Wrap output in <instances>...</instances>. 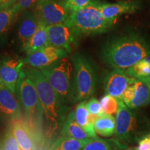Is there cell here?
Returning <instances> with one entry per match:
<instances>
[{
    "label": "cell",
    "instance_id": "11",
    "mask_svg": "<svg viewBox=\"0 0 150 150\" xmlns=\"http://www.w3.org/2000/svg\"><path fill=\"white\" fill-rule=\"evenodd\" d=\"M23 59L4 56L0 59V82L15 94L20 73L24 65Z\"/></svg>",
    "mask_w": 150,
    "mask_h": 150
},
{
    "label": "cell",
    "instance_id": "39",
    "mask_svg": "<svg viewBox=\"0 0 150 150\" xmlns=\"http://www.w3.org/2000/svg\"><path fill=\"white\" fill-rule=\"evenodd\" d=\"M0 150H1V149H0Z\"/></svg>",
    "mask_w": 150,
    "mask_h": 150
},
{
    "label": "cell",
    "instance_id": "33",
    "mask_svg": "<svg viewBox=\"0 0 150 150\" xmlns=\"http://www.w3.org/2000/svg\"><path fill=\"white\" fill-rule=\"evenodd\" d=\"M18 1V0H0V11L11 8Z\"/></svg>",
    "mask_w": 150,
    "mask_h": 150
},
{
    "label": "cell",
    "instance_id": "10",
    "mask_svg": "<svg viewBox=\"0 0 150 150\" xmlns=\"http://www.w3.org/2000/svg\"><path fill=\"white\" fill-rule=\"evenodd\" d=\"M67 54L65 50L49 45L32 54H28L23 60L29 67L41 70L60 59L67 57Z\"/></svg>",
    "mask_w": 150,
    "mask_h": 150
},
{
    "label": "cell",
    "instance_id": "38",
    "mask_svg": "<svg viewBox=\"0 0 150 150\" xmlns=\"http://www.w3.org/2000/svg\"><path fill=\"white\" fill-rule=\"evenodd\" d=\"M0 86H1V82H0Z\"/></svg>",
    "mask_w": 150,
    "mask_h": 150
},
{
    "label": "cell",
    "instance_id": "26",
    "mask_svg": "<svg viewBox=\"0 0 150 150\" xmlns=\"http://www.w3.org/2000/svg\"><path fill=\"white\" fill-rule=\"evenodd\" d=\"M100 104L104 113L108 115H113L117 113L119 106L118 99L110 95H106L101 99Z\"/></svg>",
    "mask_w": 150,
    "mask_h": 150
},
{
    "label": "cell",
    "instance_id": "24",
    "mask_svg": "<svg viewBox=\"0 0 150 150\" xmlns=\"http://www.w3.org/2000/svg\"><path fill=\"white\" fill-rule=\"evenodd\" d=\"M21 13L17 4L10 8L0 11V40L4 37L16 17Z\"/></svg>",
    "mask_w": 150,
    "mask_h": 150
},
{
    "label": "cell",
    "instance_id": "17",
    "mask_svg": "<svg viewBox=\"0 0 150 150\" xmlns=\"http://www.w3.org/2000/svg\"><path fill=\"white\" fill-rule=\"evenodd\" d=\"M60 136L70 137L74 139L81 140L91 138L87 132L76 122L74 117V112L73 110L69 112Z\"/></svg>",
    "mask_w": 150,
    "mask_h": 150
},
{
    "label": "cell",
    "instance_id": "40",
    "mask_svg": "<svg viewBox=\"0 0 150 150\" xmlns=\"http://www.w3.org/2000/svg\"><path fill=\"white\" fill-rule=\"evenodd\" d=\"M149 136H150V134H149Z\"/></svg>",
    "mask_w": 150,
    "mask_h": 150
},
{
    "label": "cell",
    "instance_id": "23",
    "mask_svg": "<svg viewBox=\"0 0 150 150\" xmlns=\"http://www.w3.org/2000/svg\"><path fill=\"white\" fill-rule=\"evenodd\" d=\"M86 101L79 102L74 110V117L76 122L85 130L91 138H96L97 134L93 124L89 122V112L86 106Z\"/></svg>",
    "mask_w": 150,
    "mask_h": 150
},
{
    "label": "cell",
    "instance_id": "1",
    "mask_svg": "<svg viewBox=\"0 0 150 150\" xmlns=\"http://www.w3.org/2000/svg\"><path fill=\"white\" fill-rule=\"evenodd\" d=\"M24 70L34 83L42 106L45 139L49 143H53L61 134L70 107L62 104L40 70L27 67Z\"/></svg>",
    "mask_w": 150,
    "mask_h": 150
},
{
    "label": "cell",
    "instance_id": "22",
    "mask_svg": "<svg viewBox=\"0 0 150 150\" xmlns=\"http://www.w3.org/2000/svg\"><path fill=\"white\" fill-rule=\"evenodd\" d=\"M92 138L81 140L70 137L59 136L48 150H81Z\"/></svg>",
    "mask_w": 150,
    "mask_h": 150
},
{
    "label": "cell",
    "instance_id": "13",
    "mask_svg": "<svg viewBox=\"0 0 150 150\" xmlns=\"http://www.w3.org/2000/svg\"><path fill=\"white\" fill-rule=\"evenodd\" d=\"M97 6L104 19L114 24L119 16L124 14L133 13L138 11L140 8V2L136 0L110 4L101 2L98 0Z\"/></svg>",
    "mask_w": 150,
    "mask_h": 150
},
{
    "label": "cell",
    "instance_id": "3",
    "mask_svg": "<svg viewBox=\"0 0 150 150\" xmlns=\"http://www.w3.org/2000/svg\"><path fill=\"white\" fill-rule=\"evenodd\" d=\"M16 94L24 112V121L35 140L43 135V112L34 83L24 72L20 73Z\"/></svg>",
    "mask_w": 150,
    "mask_h": 150
},
{
    "label": "cell",
    "instance_id": "7",
    "mask_svg": "<svg viewBox=\"0 0 150 150\" xmlns=\"http://www.w3.org/2000/svg\"><path fill=\"white\" fill-rule=\"evenodd\" d=\"M34 10L39 22L47 27L65 22L71 14L64 0H39Z\"/></svg>",
    "mask_w": 150,
    "mask_h": 150
},
{
    "label": "cell",
    "instance_id": "12",
    "mask_svg": "<svg viewBox=\"0 0 150 150\" xmlns=\"http://www.w3.org/2000/svg\"><path fill=\"white\" fill-rule=\"evenodd\" d=\"M136 79L130 77L124 71L112 70L108 73L104 81V88L106 95L122 99L127 88L134 83Z\"/></svg>",
    "mask_w": 150,
    "mask_h": 150
},
{
    "label": "cell",
    "instance_id": "16",
    "mask_svg": "<svg viewBox=\"0 0 150 150\" xmlns=\"http://www.w3.org/2000/svg\"><path fill=\"white\" fill-rule=\"evenodd\" d=\"M8 126L22 150H36V140L23 119L9 122Z\"/></svg>",
    "mask_w": 150,
    "mask_h": 150
},
{
    "label": "cell",
    "instance_id": "18",
    "mask_svg": "<svg viewBox=\"0 0 150 150\" xmlns=\"http://www.w3.org/2000/svg\"><path fill=\"white\" fill-rule=\"evenodd\" d=\"M47 45H49V40L47 27L39 22L37 31L25 45L22 47V50L28 55Z\"/></svg>",
    "mask_w": 150,
    "mask_h": 150
},
{
    "label": "cell",
    "instance_id": "28",
    "mask_svg": "<svg viewBox=\"0 0 150 150\" xmlns=\"http://www.w3.org/2000/svg\"><path fill=\"white\" fill-rule=\"evenodd\" d=\"M86 106L90 114L99 115L104 113L100 102L95 97H93L89 101L86 102Z\"/></svg>",
    "mask_w": 150,
    "mask_h": 150
},
{
    "label": "cell",
    "instance_id": "34",
    "mask_svg": "<svg viewBox=\"0 0 150 150\" xmlns=\"http://www.w3.org/2000/svg\"><path fill=\"white\" fill-rule=\"evenodd\" d=\"M142 81H145L146 83L148 84V86H149V88H150V78L145 79H142Z\"/></svg>",
    "mask_w": 150,
    "mask_h": 150
},
{
    "label": "cell",
    "instance_id": "36",
    "mask_svg": "<svg viewBox=\"0 0 150 150\" xmlns=\"http://www.w3.org/2000/svg\"><path fill=\"white\" fill-rule=\"evenodd\" d=\"M146 58V59H147V61H149V63H150V55H149V56H147V57H145Z\"/></svg>",
    "mask_w": 150,
    "mask_h": 150
},
{
    "label": "cell",
    "instance_id": "5",
    "mask_svg": "<svg viewBox=\"0 0 150 150\" xmlns=\"http://www.w3.org/2000/svg\"><path fill=\"white\" fill-rule=\"evenodd\" d=\"M97 1L93 0L87 6L71 12L67 22L78 37L105 33L113 25L103 17L97 6Z\"/></svg>",
    "mask_w": 150,
    "mask_h": 150
},
{
    "label": "cell",
    "instance_id": "21",
    "mask_svg": "<svg viewBox=\"0 0 150 150\" xmlns=\"http://www.w3.org/2000/svg\"><path fill=\"white\" fill-rule=\"evenodd\" d=\"M95 133L103 137H110L115 134V119L112 115L102 113L93 123Z\"/></svg>",
    "mask_w": 150,
    "mask_h": 150
},
{
    "label": "cell",
    "instance_id": "25",
    "mask_svg": "<svg viewBox=\"0 0 150 150\" xmlns=\"http://www.w3.org/2000/svg\"><path fill=\"white\" fill-rule=\"evenodd\" d=\"M125 72L129 76L136 79L142 80L150 78V63L145 58L129 67Z\"/></svg>",
    "mask_w": 150,
    "mask_h": 150
},
{
    "label": "cell",
    "instance_id": "6",
    "mask_svg": "<svg viewBox=\"0 0 150 150\" xmlns=\"http://www.w3.org/2000/svg\"><path fill=\"white\" fill-rule=\"evenodd\" d=\"M74 66V104L86 101L96 89L97 77L92 63L85 56L76 53L70 57Z\"/></svg>",
    "mask_w": 150,
    "mask_h": 150
},
{
    "label": "cell",
    "instance_id": "15",
    "mask_svg": "<svg viewBox=\"0 0 150 150\" xmlns=\"http://www.w3.org/2000/svg\"><path fill=\"white\" fill-rule=\"evenodd\" d=\"M39 25L36 13L34 8L25 10L21 13L18 25V39L24 47L34 35Z\"/></svg>",
    "mask_w": 150,
    "mask_h": 150
},
{
    "label": "cell",
    "instance_id": "19",
    "mask_svg": "<svg viewBox=\"0 0 150 150\" xmlns=\"http://www.w3.org/2000/svg\"><path fill=\"white\" fill-rule=\"evenodd\" d=\"M134 85L135 87L134 97L128 106L131 109L146 106L150 102V88L148 84L144 81L136 79Z\"/></svg>",
    "mask_w": 150,
    "mask_h": 150
},
{
    "label": "cell",
    "instance_id": "29",
    "mask_svg": "<svg viewBox=\"0 0 150 150\" xmlns=\"http://www.w3.org/2000/svg\"><path fill=\"white\" fill-rule=\"evenodd\" d=\"M93 0H64L65 4L71 12L76 11L87 6L93 2Z\"/></svg>",
    "mask_w": 150,
    "mask_h": 150
},
{
    "label": "cell",
    "instance_id": "2",
    "mask_svg": "<svg viewBox=\"0 0 150 150\" xmlns=\"http://www.w3.org/2000/svg\"><path fill=\"white\" fill-rule=\"evenodd\" d=\"M101 55L103 62L108 66L125 72L150 55V45L137 34L124 35L106 43Z\"/></svg>",
    "mask_w": 150,
    "mask_h": 150
},
{
    "label": "cell",
    "instance_id": "32",
    "mask_svg": "<svg viewBox=\"0 0 150 150\" xmlns=\"http://www.w3.org/2000/svg\"><path fill=\"white\" fill-rule=\"evenodd\" d=\"M138 150H150V136H145L138 142V146L136 147Z\"/></svg>",
    "mask_w": 150,
    "mask_h": 150
},
{
    "label": "cell",
    "instance_id": "31",
    "mask_svg": "<svg viewBox=\"0 0 150 150\" xmlns=\"http://www.w3.org/2000/svg\"><path fill=\"white\" fill-rule=\"evenodd\" d=\"M39 0H18L17 5L22 13L24 11L34 8Z\"/></svg>",
    "mask_w": 150,
    "mask_h": 150
},
{
    "label": "cell",
    "instance_id": "37",
    "mask_svg": "<svg viewBox=\"0 0 150 150\" xmlns=\"http://www.w3.org/2000/svg\"><path fill=\"white\" fill-rule=\"evenodd\" d=\"M135 150H138V149H136V148H135Z\"/></svg>",
    "mask_w": 150,
    "mask_h": 150
},
{
    "label": "cell",
    "instance_id": "27",
    "mask_svg": "<svg viewBox=\"0 0 150 150\" xmlns=\"http://www.w3.org/2000/svg\"><path fill=\"white\" fill-rule=\"evenodd\" d=\"M2 150H22L9 126L6 131L4 138Z\"/></svg>",
    "mask_w": 150,
    "mask_h": 150
},
{
    "label": "cell",
    "instance_id": "8",
    "mask_svg": "<svg viewBox=\"0 0 150 150\" xmlns=\"http://www.w3.org/2000/svg\"><path fill=\"white\" fill-rule=\"evenodd\" d=\"M119 106L115 117V136L120 142L130 141L134 138L138 121L135 114L124 103L122 99H118Z\"/></svg>",
    "mask_w": 150,
    "mask_h": 150
},
{
    "label": "cell",
    "instance_id": "30",
    "mask_svg": "<svg viewBox=\"0 0 150 150\" xmlns=\"http://www.w3.org/2000/svg\"><path fill=\"white\" fill-rule=\"evenodd\" d=\"M134 93H135V87H134V83H132L127 88V89L125 90V92H124L122 96V99L124 103H125L127 106H129V104H131V101H132L133 99H134Z\"/></svg>",
    "mask_w": 150,
    "mask_h": 150
},
{
    "label": "cell",
    "instance_id": "9",
    "mask_svg": "<svg viewBox=\"0 0 150 150\" xmlns=\"http://www.w3.org/2000/svg\"><path fill=\"white\" fill-rule=\"evenodd\" d=\"M49 45L65 50L68 54L76 45L78 36L67 21L47 27Z\"/></svg>",
    "mask_w": 150,
    "mask_h": 150
},
{
    "label": "cell",
    "instance_id": "35",
    "mask_svg": "<svg viewBox=\"0 0 150 150\" xmlns=\"http://www.w3.org/2000/svg\"><path fill=\"white\" fill-rule=\"evenodd\" d=\"M122 150H135V148H133V147H126L125 148V149H122Z\"/></svg>",
    "mask_w": 150,
    "mask_h": 150
},
{
    "label": "cell",
    "instance_id": "14",
    "mask_svg": "<svg viewBox=\"0 0 150 150\" xmlns=\"http://www.w3.org/2000/svg\"><path fill=\"white\" fill-rule=\"evenodd\" d=\"M0 114L9 122L22 119V108L18 99L2 84L0 86Z\"/></svg>",
    "mask_w": 150,
    "mask_h": 150
},
{
    "label": "cell",
    "instance_id": "20",
    "mask_svg": "<svg viewBox=\"0 0 150 150\" xmlns=\"http://www.w3.org/2000/svg\"><path fill=\"white\" fill-rule=\"evenodd\" d=\"M128 147L116 138L103 139L98 137L93 138L81 150H122Z\"/></svg>",
    "mask_w": 150,
    "mask_h": 150
},
{
    "label": "cell",
    "instance_id": "4",
    "mask_svg": "<svg viewBox=\"0 0 150 150\" xmlns=\"http://www.w3.org/2000/svg\"><path fill=\"white\" fill-rule=\"evenodd\" d=\"M47 79L62 104H74V66L71 59L63 58L40 70Z\"/></svg>",
    "mask_w": 150,
    "mask_h": 150
}]
</instances>
